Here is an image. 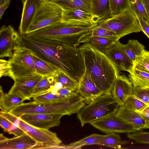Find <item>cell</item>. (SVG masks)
Masks as SVG:
<instances>
[{"mask_svg": "<svg viewBox=\"0 0 149 149\" xmlns=\"http://www.w3.org/2000/svg\"><path fill=\"white\" fill-rule=\"evenodd\" d=\"M149 18V0H141Z\"/></svg>", "mask_w": 149, "mask_h": 149, "instance_id": "46", "label": "cell"}, {"mask_svg": "<svg viewBox=\"0 0 149 149\" xmlns=\"http://www.w3.org/2000/svg\"><path fill=\"white\" fill-rule=\"evenodd\" d=\"M83 58L85 71L103 94L112 93L115 81L120 71L106 54L90 43L79 47Z\"/></svg>", "mask_w": 149, "mask_h": 149, "instance_id": "2", "label": "cell"}, {"mask_svg": "<svg viewBox=\"0 0 149 149\" xmlns=\"http://www.w3.org/2000/svg\"><path fill=\"white\" fill-rule=\"evenodd\" d=\"M5 0H0V6H2L5 2Z\"/></svg>", "mask_w": 149, "mask_h": 149, "instance_id": "47", "label": "cell"}, {"mask_svg": "<svg viewBox=\"0 0 149 149\" xmlns=\"http://www.w3.org/2000/svg\"><path fill=\"white\" fill-rule=\"evenodd\" d=\"M133 64V67L149 73V52L145 50L137 56Z\"/></svg>", "mask_w": 149, "mask_h": 149, "instance_id": "36", "label": "cell"}, {"mask_svg": "<svg viewBox=\"0 0 149 149\" xmlns=\"http://www.w3.org/2000/svg\"><path fill=\"white\" fill-rule=\"evenodd\" d=\"M130 10L149 24V18L141 0H130Z\"/></svg>", "mask_w": 149, "mask_h": 149, "instance_id": "34", "label": "cell"}, {"mask_svg": "<svg viewBox=\"0 0 149 149\" xmlns=\"http://www.w3.org/2000/svg\"><path fill=\"white\" fill-rule=\"evenodd\" d=\"M11 67L8 61L0 59V77H9Z\"/></svg>", "mask_w": 149, "mask_h": 149, "instance_id": "42", "label": "cell"}, {"mask_svg": "<svg viewBox=\"0 0 149 149\" xmlns=\"http://www.w3.org/2000/svg\"><path fill=\"white\" fill-rule=\"evenodd\" d=\"M77 92L84 99L86 103L103 94L85 71L79 81Z\"/></svg>", "mask_w": 149, "mask_h": 149, "instance_id": "17", "label": "cell"}, {"mask_svg": "<svg viewBox=\"0 0 149 149\" xmlns=\"http://www.w3.org/2000/svg\"><path fill=\"white\" fill-rule=\"evenodd\" d=\"M111 15L130 10V0H109Z\"/></svg>", "mask_w": 149, "mask_h": 149, "instance_id": "33", "label": "cell"}, {"mask_svg": "<svg viewBox=\"0 0 149 149\" xmlns=\"http://www.w3.org/2000/svg\"><path fill=\"white\" fill-rule=\"evenodd\" d=\"M123 47L125 52L133 63L136 57L146 50L145 47L136 40H129L127 44L123 45Z\"/></svg>", "mask_w": 149, "mask_h": 149, "instance_id": "28", "label": "cell"}, {"mask_svg": "<svg viewBox=\"0 0 149 149\" xmlns=\"http://www.w3.org/2000/svg\"><path fill=\"white\" fill-rule=\"evenodd\" d=\"M61 20L67 22L79 23H97L91 14L75 9L63 10Z\"/></svg>", "mask_w": 149, "mask_h": 149, "instance_id": "20", "label": "cell"}, {"mask_svg": "<svg viewBox=\"0 0 149 149\" xmlns=\"http://www.w3.org/2000/svg\"><path fill=\"white\" fill-rule=\"evenodd\" d=\"M25 100L15 95L4 93L0 96V107L1 111L6 112L10 111L23 103Z\"/></svg>", "mask_w": 149, "mask_h": 149, "instance_id": "27", "label": "cell"}, {"mask_svg": "<svg viewBox=\"0 0 149 149\" xmlns=\"http://www.w3.org/2000/svg\"><path fill=\"white\" fill-rule=\"evenodd\" d=\"M34 52L24 46L16 50L8 60L11 67L9 76L16 79L36 73L33 60Z\"/></svg>", "mask_w": 149, "mask_h": 149, "instance_id": "8", "label": "cell"}, {"mask_svg": "<svg viewBox=\"0 0 149 149\" xmlns=\"http://www.w3.org/2000/svg\"><path fill=\"white\" fill-rule=\"evenodd\" d=\"M38 144L27 133L0 141V149H35Z\"/></svg>", "mask_w": 149, "mask_h": 149, "instance_id": "18", "label": "cell"}, {"mask_svg": "<svg viewBox=\"0 0 149 149\" xmlns=\"http://www.w3.org/2000/svg\"><path fill=\"white\" fill-rule=\"evenodd\" d=\"M24 46L22 36L10 25H3L0 30V58H10L14 52Z\"/></svg>", "mask_w": 149, "mask_h": 149, "instance_id": "10", "label": "cell"}, {"mask_svg": "<svg viewBox=\"0 0 149 149\" xmlns=\"http://www.w3.org/2000/svg\"><path fill=\"white\" fill-rule=\"evenodd\" d=\"M63 116L61 114L40 113L24 114L18 117L34 127L49 130L58 126L61 118Z\"/></svg>", "mask_w": 149, "mask_h": 149, "instance_id": "13", "label": "cell"}, {"mask_svg": "<svg viewBox=\"0 0 149 149\" xmlns=\"http://www.w3.org/2000/svg\"><path fill=\"white\" fill-rule=\"evenodd\" d=\"M42 0H21L22 11L19 28L21 36L26 34L32 21L35 12Z\"/></svg>", "mask_w": 149, "mask_h": 149, "instance_id": "16", "label": "cell"}, {"mask_svg": "<svg viewBox=\"0 0 149 149\" xmlns=\"http://www.w3.org/2000/svg\"><path fill=\"white\" fill-rule=\"evenodd\" d=\"M70 97L67 98L51 91L38 96L33 98V100L38 103L53 105L63 102Z\"/></svg>", "mask_w": 149, "mask_h": 149, "instance_id": "30", "label": "cell"}, {"mask_svg": "<svg viewBox=\"0 0 149 149\" xmlns=\"http://www.w3.org/2000/svg\"><path fill=\"white\" fill-rule=\"evenodd\" d=\"M127 143L128 141L122 140L119 135L116 133H110L104 135L99 145L120 149L122 145Z\"/></svg>", "mask_w": 149, "mask_h": 149, "instance_id": "31", "label": "cell"}, {"mask_svg": "<svg viewBox=\"0 0 149 149\" xmlns=\"http://www.w3.org/2000/svg\"><path fill=\"white\" fill-rule=\"evenodd\" d=\"M136 16L138 20L141 31H143L149 38V24L142 18Z\"/></svg>", "mask_w": 149, "mask_h": 149, "instance_id": "43", "label": "cell"}, {"mask_svg": "<svg viewBox=\"0 0 149 149\" xmlns=\"http://www.w3.org/2000/svg\"><path fill=\"white\" fill-rule=\"evenodd\" d=\"M33 60L36 73L42 76L54 77L58 69L54 65L39 57L34 53Z\"/></svg>", "mask_w": 149, "mask_h": 149, "instance_id": "23", "label": "cell"}, {"mask_svg": "<svg viewBox=\"0 0 149 149\" xmlns=\"http://www.w3.org/2000/svg\"><path fill=\"white\" fill-rule=\"evenodd\" d=\"M91 0V14L96 22L111 16L109 0Z\"/></svg>", "mask_w": 149, "mask_h": 149, "instance_id": "22", "label": "cell"}, {"mask_svg": "<svg viewBox=\"0 0 149 149\" xmlns=\"http://www.w3.org/2000/svg\"><path fill=\"white\" fill-rule=\"evenodd\" d=\"M0 125L4 132L13 134L16 136L21 135L25 133L19 127L0 116Z\"/></svg>", "mask_w": 149, "mask_h": 149, "instance_id": "35", "label": "cell"}, {"mask_svg": "<svg viewBox=\"0 0 149 149\" xmlns=\"http://www.w3.org/2000/svg\"><path fill=\"white\" fill-rule=\"evenodd\" d=\"M133 85L129 78L124 74L120 75L113 85L112 94L119 106L124 105L127 99L133 95Z\"/></svg>", "mask_w": 149, "mask_h": 149, "instance_id": "15", "label": "cell"}, {"mask_svg": "<svg viewBox=\"0 0 149 149\" xmlns=\"http://www.w3.org/2000/svg\"><path fill=\"white\" fill-rule=\"evenodd\" d=\"M97 26L114 32L120 38L141 31L138 19L130 10L100 20L97 22Z\"/></svg>", "mask_w": 149, "mask_h": 149, "instance_id": "7", "label": "cell"}, {"mask_svg": "<svg viewBox=\"0 0 149 149\" xmlns=\"http://www.w3.org/2000/svg\"><path fill=\"white\" fill-rule=\"evenodd\" d=\"M10 1V0H5V2L4 3H6V2H7V1Z\"/></svg>", "mask_w": 149, "mask_h": 149, "instance_id": "49", "label": "cell"}, {"mask_svg": "<svg viewBox=\"0 0 149 149\" xmlns=\"http://www.w3.org/2000/svg\"><path fill=\"white\" fill-rule=\"evenodd\" d=\"M104 135L93 134L79 141L71 143L63 146V148H80L84 146L99 145Z\"/></svg>", "mask_w": 149, "mask_h": 149, "instance_id": "29", "label": "cell"}, {"mask_svg": "<svg viewBox=\"0 0 149 149\" xmlns=\"http://www.w3.org/2000/svg\"><path fill=\"white\" fill-rule=\"evenodd\" d=\"M133 95L147 106H149V90L133 86Z\"/></svg>", "mask_w": 149, "mask_h": 149, "instance_id": "40", "label": "cell"}, {"mask_svg": "<svg viewBox=\"0 0 149 149\" xmlns=\"http://www.w3.org/2000/svg\"><path fill=\"white\" fill-rule=\"evenodd\" d=\"M62 11L54 3L42 0L25 35L61 20Z\"/></svg>", "mask_w": 149, "mask_h": 149, "instance_id": "9", "label": "cell"}, {"mask_svg": "<svg viewBox=\"0 0 149 149\" xmlns=\"http://www.w3.org/2000/svg\"><path fill=\"white\" fill-rule=\"evenodd\" d=\"M56 83L54 77L42 76L40 80L31 91V98L52 91Z\"/></svg>", "mask_w": 149, "mask_h": 149, "instance_id": "26", "label": "cell"}, {"mask_svg": "<svg viewBox=\"0 0 149 149\" xmlns=\"http://www.w3.org/2000/svg\"><path fill=\"white\" fill-rule=\"evenodd\" d=\"M0 116L19 127L35 140L38 144L35 149L61 148L62 141L56 133L29 125L10 112L0 111Z\"/></svg>", "mask_w": 149, "mask_h": 149, "instance_id": "6", "label": "cell"}, {"mask_svg": "<svg viewBox=\"0 0 149 149\" xmlns=\"http://www.w3.org/2000/svg\"><path fill=\"white\" fill-rule=\"evenodd\" d=\"M10 1L4 3L0 6V19H1L3 14L6 9L8 7L10 3Z\"/></svg>", "mask_w": 149, "mask_h": 149, "instance_id": "45", "label": "cell"}, {"mask_svg": "<svg viewBox=\"0 0 149 149\" xmlns=\"http://www.w3.org/2000/svg\"><path fill=\"white\" fill-rule=\"evenodd\" d=\"M120 39L118 37L104 38L88 37L82 43H90L93 47L102 52L106 54L111 47Z\"/></svg>", "mask_w": 149, "mask_h": 149, "instance_id": "24", "label": "cell"}, {"mask_svg": "<svg viewBox=\"0 0 149 149\" xmlns=\"http://www.w3.org/2000/svg\"><path fill=\"white\" fill-rule=\"evenodd\" d=\"M56 94L67 98L77 95V89L70 88L62 87L58 89Z\"/></svg>", "mask_w": 149, "mask_h": 149, "instance_id": "41", "label": "cell"}, {"mask_svg": "<svg viewBox=\"0 0 149 149\" xmlns=\"http://www.w3.org/2000/svg\"><path fill=\"white\" fill-rule=\"evenodd\" d=\"M129 73V78L133 86L149 90V73L134 67Z\"/></svg>", "mask_w": 149, "mask_h": 149, "instance_id": "25", "label": "cell"}, {"mask_svg": "<svg viewBox=\"0 0 149 149\" xmlns=\"http://www.w3.org/2000/svg\"><path fill=\"white\" fill-rule=\"evenodd\" d=\"M90 37L116 38H120L114 32L109 30L96 26L92 30Z\"/></svg>", "mask_w": 149, "mask_h": 149, "instance_id": "39", "label": "cell"}, {"mask_svg": "<svg viewBox=\"0 0 149 149\" xmlns=\"http://www.w3.org/2000/svg\"><path fill=\"white\" fill-rule=\"evenodd\" d=\"M123 106L129 110L137 111H142L148 106L133 95L127 99Z\"/></svg>", "mask_w": 149, "mask_h": 149, "instance_id": "37", "label": "cell"}, {"mask_svg": "<svg viewBox=\"0 0 149 149\" xmlns=\"http://www.w3.org/2000/svg\"><path fill=\"white\" fill-rule=\"evenodd\" d=\"M127 136L137 143L149 144V132L140 130L127 133Z\"/></svg>", "mask_w": 149, "mask_h": 149, "instance_id": "38", "label": "cell"}, {"mask_svg": "<svg viewBox=\"0 0 149 149\" xmlns=\"http://www.w3.org/2000/svg\"><path fill=\"white\" fill-rule=\"evenodd\" d=\"M84 99L79 94L69 98L66 101L56 104L38 103L34 101L23 103L10 111L17 117L24 114L57 113L70 115L77 113L86 104Z\"/></svg>", "mask_w": 149, "mask_h": 149, "instance_id": "4", "label": "cell"}, {"mask_svg": "<svg viewBox=\"0 0 149 149\" xmlns=\"http://www.w3.org/2000/svg\"><path fill=\"white\" fill-rule=\"evenodd\" d=\"M118 107L112 93L103 94L87 103L77 113V116L83 127L116 113Z\"/></svg>", "mask_w": 149, "mask_h": 149, "instance_id": "5", "label": "cell"}, {"mask_svg": "<svg viewBox=\"0 0 149 149\" xmlns=\"http://www.w3.org/2000/svg\"><path fill=\"white\" fill-rule=\"evenodd\" d=\"M42 77L37 73L18 78L15 80L8 94L15 95L24 99H31V91L36 86Z\"/></svg>", "mask_w": 149, "mask_h": 149, "instance_id": "12", "label": "cell"}, {"mask_svg": "<svg viewBox=\"0 0 149 149\" xmlns=\"http://www.w3.org/2000/svg\"><path fill=\"white\" fill-rule=\"evenodd\" d=\"M90 124L95 128L107 134L127 133L137 130L124 123L117 117L116 113L95 120Z\"/></svg>", "mask_w": 149, "mask_h": 149, "instance_id": "11", "label": "cell"}, {"mask_svg": "<svg viewBox=\"0 0 149 149\" xmlns=\"http://www.w3.org/2000/svg\"><path fill=\"white\" fill-rule=\"evenodd\" d=\"M54 78L56 82L60 83L63 87L77 89L79 81L60 69L58 70L57 74Z\"/></svg>", "mask_w": 149, "mask_h": 149, "instance_id": "32", "label": "cell"}, {"mask_svg": "<svg viewBox=\"0 0 149 149\" xmlns=\"http://www.w3.org/2000/svg\"><path fill=\"white\" fill-rule=\"evenodd\" d=\"M144 119L145 124L144 129L149 128V106H148L142 111H137Z\"/></svg>", "mask_w": 149, "mask_h": 149, "instance_id": "44", "label": "cell"}, {"mask_svg": "<svg viewBox=\"0 0 149 149\" xmlns=\"http://www.w3.org/2000/svg\"><path fill=\"white\" fill-rule=\"evenodd\" d=\"M116 115L124 123L137 130L144 129V119L136 111L129 110L123 105L120 106L118 107Z\"/></svg>", "mask_w": 149, "mask_h": 149, "instance_id": "19", "label": "cell"}, {"mask_svg": "<svg viewBox=\"0 0 149 149\" xmlns=\"http://www.w3.org/2000/svg\"><path fill=\"white\" fill-rule=\"evenodd\" d=\"M45 0V1H52L54 0Z\"/></svg>", "mask_w": 149, "mask_h": 149, "instance_id": "48", "label": "cell"}, {"mask_svg": "<svg viewBox=\"0 0 149 149\" xmlns=\"http://www.w3.org/2000/svg\"><path fill=\"white\" fill-rule=\"evenodd\" d=\"M51 2L57 5L63 10L78 9L91 14V0H54Z\"/></svg>", "mask_w": 149, "mask_h": 149, "instance_id": "21", "label": "cell"}, {"mask_svg": "<svg viewBox=\"0 0 149 149\" xmlns=\"http://www.w3.org/2000/svg\"><path fill=\"white\" fill-rule=\"evenodd\" d=\"M97 23L67 22L60 20L26 35L37 38L78 47L89 37Z\"/></svg>", "mask_w": 149, "mask_h": 149, "instance_id": "3", "label": "cell"}, {"mask_svg": "<svg viewBox=\"0 0 149 149\" xmlns=\"http://www.w3.org/2000/svg\"><path fill=\"white\" fill-rule=\"evenodd\" d=\"M22 37L24 46L77 81L85 73L83 58L79 47L42 40L27 35Z\"/></svg>", "mask_w": 149, "mask_h": 149, "instance_id": "1", "label": "cell"}, {"mask_svg": "<svg viewBox=\"0 0 149 149\" xmlns=\"http://www.w3.org/2000/svg\"><path fill=\"white\" fill-rule=\"evenodd\" d=\"M123 45L118 40L105 54L120 71L129 72L133 68V64L125 52Z\"/></svg>", "mask_w": 149, "mask_h": 149, "instance_id": "14", "label": "cell"}]
</instances>
